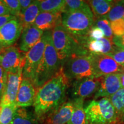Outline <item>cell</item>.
Segmentation results:
<instances>
[{"mask_svg": "<svg viewBox=\"0 0 124 124\" xmlns=\"http://www.w3.org/2000/svg\"><path fill=\"white\" fill-rule=\"evenodd\" d=\"M69 79L62 66L55 75L37 90L34 113L40 124L46 116L65 102Z\"/></svg>", "mask_w": 124, "mask_h": 124, "instance_id": "1", "label": "cell"}, {"mask_svg": "<svg viewBox=\"0 0 124 124\" xmlns=\"http://www.w3.org/2000/svg\"><path fill=\"white\" fill-rule=\"evenodd\" d=\"M94 21V15L87 3L80 10L63 13L62 25L76 41H78L87 37Z\"/></svg>", "mask_w": 124, "mask_h": 124, "instance_id": "2", "label": "cell"}, {"mask_svg": "<svg viewBox=\"0 0 124 124\" xmlns=\"http://www.w3.org/2000/svg\"><path fill=\"white\" fill-rule=\"evenodd\" d=\"M46 43L44 55L36 71L33 82L34 86L37 90L55 75L63 66L53 45L52 32L46 31Z\"/></svg>", "mask_w": 124, "mask_h": 124, "instance_id": "3", "label": "cell"}, {"mask_svg": "<svg viewBox=\"0 0 124 124\" xmlns=\"http://www.w3.org/2000/svg\"><path fill=\"white\" fill-rule=\"evenodd\" d=\"M53 45L62 64L74 55H86L87 51L66 31L62 25L52 31Z\"/></svg>", "mask_w": 124, "mask_h": 124, "instance_id": "4", "label": "cell"}, {"mask_svg": "<svg viewBox=\"0 0 124 124\" xmlns=\"http://www.w3.org/2000/svg\"><path fill=\"white\" fill-rule=\"evenodd\" d=\"M88 124L118 123L116 110L108 97L91 101L85 108Z\"/></svg>", "mask_w": 124, "mask_h": 124, "instance_id": "5", "label": "cell"}, {"mask_svg": "<svg viewBox=\"0 0 124 124\" xmlns=\"http://www.w3.org/2000/svg\"><path fill=\"white\" fill-rule=\"evenodd\" d=\"M66 62L64 71L69 79L80 80L86 78L96 77L90 54L72 56Z\"/></svg>", "mask_w": 124, "mask_h": 124, "instance_id": "6", "label": "cell"}, {"mask_svg": "<svg viewBox=\"0 0 124 124\" xmlns=\"http://www.w3.org/2000/svg\"><path fill=\"white\" fill-rule=\"evenodd\" d=\"M46 43V32H44L39 42L25 54L23 67V78L27 79L33 83L36 71L42 59Z\"/></svg>", "mask_w": 124, "mask_h": 124, "instance_id": "7", "label": "cell"}, {"mask_svg": "<svg viewBox=\"0 0 124 124\" xmlns=\"http://www.w3.org/2000/svg\"><path fill=\"white\" fill-rule=\"evenodd\" d=\"M25 54L23 55L19 48L12 46L3 48L0 54V66L7 72H16L23 69Z\"/></svg>", "mask_w": 124, "mask_h": 124, "instance_id": "8", "label": "cell"}, {"mask_svg": "<svg viewBox=\"0 0 124 124\" xmlns=\"http://www.w3.org/2000/svg\"><path fill=\"white\" fill-rule=\"evenodd\" d=\"M96 77L124 72V67L106 55L90 54Z\"/></svg>", "mask_w": 124, "mask_h": 124, "instance_id": "9", "label": "cell"}, {"mask_svg": "<svg viewBox=\"0 0 124 124\" xmlns=\"http://www.w3.org/2000/svg\"><path fill=\"white\" fill-rule=\"evenodd\" d=\"M23 69L16 72H8L4 91L1 95L0 105L10 106L15 105L18 89L23 80Z\"/></svg>", "mask_w": 124, "mask_h": 124, "instance_id": "10", "label": "cell"}, {"mask_svg": "<svg viewBox=\"0 0 124 124\" xmlns=\"http://www.w3.org/2000/svg\"><path fill=\"white\" fill-rule=\"evenodd\" d=\"M23 28L17 18L15 17L0 28V46L7 48L13 46L22 33Z\"/></svg>", "mask_w": 124, "mask_h": 124, "instance_id": "11", "label": "cell"}, {"mask_svg": "<svg viewBox=\"0 0 124 124\" xmlns=\"http://www.w3.org/2000/svg\"><path fill=\"white\" fill-rule=\"evenodd\" d=\"M101 77L86 78L77 80L74 85L73 95L75 98L84 99L96 94L100 87Z\"/></svg>", "mask_w": 124, "mask_h": 124, "instance_id": "12", "label": "cell"}, {"mask_svg": "<svg viewBox=\"0 0 124 124\" xmlns=\"http://www.w3.org/2000/svg\"><path fill=\"white\" fill-rule=\"evenodd\" d=\"M77 42L85 50L87 49L90 54L106 55L111 53L115 48L111 40L105 37L100 40H90L86 37Z\"/></svg>", "mask_w": 124, "mask_h": 124, "instance_id": "13", "label": "cell"}, {"mask_svg": "<svg viewBox=\"0 0 124 124\" xmlns=\"http://www.w3.org/2000/svg\"><path fill=\"white\" fill-rule=\"evenodd\" d=\"M37 89L32 82L23 78L18 89L15 105L17 108H26L33 105Z\"/></svg>", "mask_w": 124, "mask_h": 124, "instance_id": "14", "label": "cell"}, {"mask_svg": "<svg viewBox=\"0 0 124 124\" xmlns=\"http://www.w3.org/2000/svg\"><path fill=\"white\" fill-rule=\"evenodd\" d=\"M121 88L119 74L103 76L100 88L95 94V99L110 97Z\"/></svg>", "mask_w": 124, "mask_h": 124, "instance_id": "15", "label": "cell"}, {"mask_svg": "<svg viewBox=\"0 0 124 124\" xmlns=\"http://www.w3.org/2000/svg\"><path fill=\"white\" fill-rule=\"evenodd\" d=\"M44 32L35 27L29 26L23 30L19 43V49L21 52L27 53L40 41Z\"/></svg>", "mask_w": 124, "mask_h": 124, "instance_id": "16", "label": "cell"}, {"mask_svg": "<svg viewBox=\"0 0 124 124\" xmlns=\"http://www.w3.org/2000/svg\"><path fill=\"white\" fill-rule=\"evenodd\" d=\"M73 108V102H65L46 116L41 124H67L71 118Z\"/></svg>", "mask_w": 124, "mask_h": 124, "instance_id": "17", "label": "cell"}, {"mask_svg": "<svg viewBox=\"0 0 124 124\" xmlns=\"http://www.w3.org/2000/svg\"><path fill=\"white\" fill-rule=\"evenodd\" d=\"M62 13L40 12L36 18L33 25L44 32L49 31L62 25Z\"/></svg>", "mask_w": 124, "mask_h": 124, "instance_id": "18", "label": "cell"}, {"mask_svg": "<svg viewBox=\"0 0 124 124\" xmlns=\"http://www.w3.org/2000/svg\"><path fill=\"white\" fill-rule=\"evenodd\" d=\"M40 13L38 1H33L27 9L20 12L17 18L22 25L23 29L33 25L36 18Z\"/></svg>", "mask_w": 124, "mask_h": 124, "instance_id": "19", "label": "cell"}, {"mask_svg": "<svg viewBox=\"0 0 124 124\" xmlns=\"http://www.w3.org/2000/svg\"><path fill=\"white\" fill-rule=\"evenodd\" d=\"M94 15V19L103 17L108 14L114 5L112 0H91L87 1Z\"/></svg>", "mask_w": 124, "mask_h": 124, "instance_id": "20", "label": "cell"}, {"mask_svg": "<svg viewBox=\"0 0 124 124\" xmlns=\"http://www.w3.org/2000/svg\"><path fill=\"white\" fill-rule=\"evenodd\" d=\"M84 99L75 98L73 101L74 108L71 118L67 124H88L83 107Z\"/></svg>", "mask_w": 124, "mask_h": 124, "instance_id": "21", "label": "cell"}, {"mask_svg": "<svg viewBox=\"0 0 124 124\" xmlns=\"http://www.w3.org/2000/svg\"><path fill=\"white\" fill-rule=\"evenodd\" d=\"M10 124H40L35 116L25 108H18Z\"/></svg>", "mask_w": 124, "mask_h": 124, "instance_id": "22", "label": "cell"}, {"mask_svg": "<svg viewBox=\"0 0 124 124\" xmlns=\"http://www.w3.org/2000/svg\"><path fill=\"white\" fill-rule=\"evenodd\" d=\"M108 98L116 110L118 123L124 122V89L121 88Z\"/></svg>", "mask_w": 124, "mask_h": 124, "instance_id": "23", "label": "cell"}, {"mask_svg": "<svg viewBox=\"0 0 124 124\" xmlns=\"http://www.w3.org/2000/svg\"><path fill=\"white\" fill-rule=\"evenodd\" d=\"M40 12L63 13L65 0H41L38 1Z\"/></svg>", "mask_w": 124, "mask_h": 124, "instance_id": "24", "label": "cell"}, {"mask_svg": "<svg viewBox=\"0 0 124 124\" xmlns=\"http://www.w3.org/2000/svg\"><path fill=\"white\" fill-rule=\"evenodd\" d=\"M103 17L108 19L110 23L123 19L124 17V1H115L112 8Z\"/></svg>", "mask_w": 124, "mask_h": 124, "instance_id": "25", "label": "cell"}, {"mask_svg": "<svg viewBox=\"0 0 124 124\" xmlns=\"http://www.w3.org/2000/svg\"><path fill=\"white\" fill-rule=\"evenodd\" d=\"M17 108L16 105L10 106L0 105V124H10Z\"/></svg>", "mask_w": 124, "mask_h": 124, "instance_id": "26", "label": "cell"}, {"mask_svg": "<svg viewBox=\"0 0 124 124\" xmlns=\"http://www.w3.org/2000/svg\"><path fill=\"white\" fill-rule=\"evenodd\" d=\"M94 25L100 28L104 34V37L110 40H112L114 35L111 28L110 22L105 17L97 19L94 21Z\"/></svg>", "mask_w": 124, "mask_h": 124, "instance_id": "27", "label": "cell"}, {"mask_svg": "<svg viewBox=\"0 0 124 124\" xmlns=\"http://www.w3.org/2000/svg\"><path fill=\"white\" fill-rule=\"evenodd\" d=\"M87 4V1L82 0H66L63 13L80 10Z\"/></svg>", "mask_w": 124, "mask_h": 124, "instance_id": "28", "label": "cell"}, {"mask_svg": "<svg viewBox=\"0 0 124 124\" xmlns=\"http://www.w3.org/2000/svg\"><path fill=\"white\" fill-rule=\"evenodd\" d=\"M4 1L10 15L17 17L21 12L19 0H4Z\"/></svg>", "mask_w": 124, "mask_h": 124, "instance_id": "29", "label": "cell"}, {"mask_svg": "<svg viewBox=\"0 0 124 124\" xmlns=\"http://www.w3.org/2000/svg\"><path fill=\"white\" fill-rule=\"evenodd\" d=\"M107 56L111 57L117 63L122 65L124 64V50L119 48L115 46L114 50L111 53L106 55Z\"/></svg>", "mask_w": 124, "mask_h": 124, "instance_id": "30", "label": "cell"}, {"mask_svg": "<svg viewBox=\"0 0 124 124\" xmlns=\"http://www.w3.org/2000/svg\"><path fill=\"white\" fill-rule=\"evenodd\" d=\"M87 38L90 40H100L104 38V34L100 28L93 25L87 35Z\"/></svg>", "mask_w": 124, "mask_h": 124, "instance_id": "31", "label": "cell"}, {"mask_svg": "<svg viewBox=\"0 0 124 124\" xmlns=\"http://www.w3.org/2000/svg\"><path fill=\"white\" fill-rule=\"evenodd\" d=\"M111 41L116 46L124 50V35L121 36H114Z\"/></svg>", "mask_w": 124, "mask_h": 124, "instance_id": "32", "label": "cell"}, {"mask_svg": "<svg viewBox=\"0 0 124 124\" xmlns=\"http://www.w3.org/2000/svg\"><path fill=\"white\" fill-rule=\"evenodd\" d=\"M15 17H16L10 15L0 16V28L3 27L5 24H6L8 22H9V21H10Z\"/></svg>", "mask_w": 124, "mask_h": 124, "instance_id": "33", "label": "cell"}, {"mask_svg": "<svg viewBox=\"0 0 124 124\" xmlns=\"http://www.w3.org/2000/svg\"><path fill=\"white\" fill-rule=\"evenodd\" d=\"M10 15L4 0H0V16Z\"/></svg>", "mask_w": 124, "mask_h": 124, "instance_id": "34", "label": "cell"}, {"mask_svg": "<svg viewBox=\"0 0 124 124\" xmlns=\"http://www.w3.org/2000/svg\"><path fill=\"white\" fill-rule=\"evenodd\" d=\"M33 2V1H31V0H19L21 12L24 11L25 9H27Z\"/></svg>", "mask_w": 124, "mask_h": 124, "instance_id": "35", "label": "cell"}, {"mask_svg": "<svg viewBox=\"0 0 124 124\" xmlns=\"http://www.w3.org/2000/svg\"><path fill=\"white\" fill-rule=\"evenodd\" d=\"M8 77V72L0 66V82L7 83Z\"/></svg>", "mask_w": 124, "mask_h": 124, "instance_id": "36", "label": "cell"}, {"mask_svg": "<svg viewBox=\"0 0 124 124\" xmlns=\"http://www.w3.org/2000/svg\"><path fill=\"white\" fill-rule=\"evenodd\" d=\"M119 77H120L121 84L122 88L124 89V72L122 73L119 74Z\"/></svg>", "mask_w": 124, "mask_h": 124, "instance_id": "37", "label": "cell"}, {"mask_svg": "<svg viewBox=\"0 0 124 124\" xmlns=\"http://www.w3.org/2000/svg\"><path fill=\"white\" fill-rule=\"evenodd\" d=\"M6 84H7V83H1V82H0V95H2V93L4 91V89H5V87Z\"/></svg>", "mask_w": 124, "mask_h": 124, "instance_id": "38", "label": "cell"}, {"mask_svg": "<svg viewBox=\"0 0 124 124\" xmlns=\"http://www.w3.org/2000/svg\"><path fill=\"white\" fill-rule=\"evenodd\" d=\"M2 48H3L2 47V46H0V54H1V51H2Z\"/></svg>", "mask_w": 124, "mask_h": 124, "instance_id": "39", "label": "cell"}, {"mask_svg": "<svg viewBox=\"0 0 124 124\" xmlns=\"http://www.w3.org/2000/svg\"><path fill=\"white\" fill-rule=\"evenodd\" d=\"M122 66H123V67H124V64H123V65H122Z\"/></svg>", "mask_w": 124, "mask_h": 124, "instance_id": "40", "label": "cell"}, {"mask_svg": "<svg viewBox=\"0 0 124 124\" xmlns=\"http://www.w3.org/2000/svg\"><path fill=\"white\" fill-rule=\"evenodd\" d=\"M123 19H124V18H123Z\"/></svg>", "mask_w": 124, "mask_h": 124, "instance_id": "41", "label": "cell"}]
</instances>
